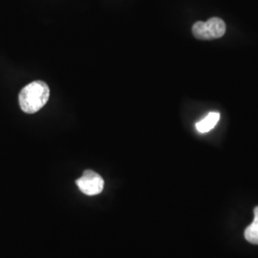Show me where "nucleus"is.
Returning <instances> with one entry per match:
<instances>
[{"label":"nucleus","mask_w":258,"mask_h":258,"mask_svg":"<svg viewBox=\"0 0 258 258\" xmlns=\"http://www.w3.org/2000/svg\"><path fill=\"white\" fill-rule=\"evenodd\" d=\"M50 89L46 83L36 81L26 85L19 94L20 107L27 114H34L40 110L48 102Z\"/></svg>","instance_id":"nucleus-1"},{"label":"nucleus","mask_w":258,"mask_h":258,"mask_svg":"<svg viewBox=\"0 0 258 258\" xmlns=\"http://www.w3.org/2000/svg\"><path fill=\"white\" fill-rule=\"evenodd\" d=\"M226 33V24L219 18H212L208 21H197L192 27L194 37L201 40H211L222 37Z\"/></svg>","instance_id":"nucleus-2"},{"label":"nucleus","mask_w":258,"mask_h":258,"mask_svg":"<svg viewBox=\"0 0 258 258\" xmlns=\"http://www.w3.org/2000/svg\"><path fill=\"white\" fill-rule=\"evenodd\" d=\"M76 184L83 194L89 196L101 194L104 187L102 176L93 170H85L83 176L76 181Z\"/></svg>","instance_id":"nucleus-3"},{"label":"nucleus","mask_w":258,"mask_h":258,"mask_svg":"<svg viewBox=\"0 0 258 258\" xmlns=\"http://www.w3.org/2000/svg\"><path fill=\"white\" fill-rule=\"evenodd\" d=\"M220 113L211 112L204 119L196 123V129L199 133H208L215 127L217 122L220 120Z\"/></svg>","instance_id":"nucleus-4"},{"label":"nucleus","mask_w":258,"mask_h":258,"mask_svg":"<svg viewBox=\"0 0 258 258\" xmlns=\"http://www.w3.org/2000/svg\"><path fill=\"white\" fill-rule=\"evenodd\" d=\"M253 213H254L253 222L247 227L244 235L248 242L254 245H258V206L254 208Z\"/></svg>","instance_id":"nucleus-5"}]
</instances>
